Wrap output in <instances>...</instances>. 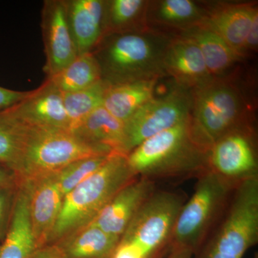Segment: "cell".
<instances>
[{
  "label": "cell",
  "instance_id": "1",
  "mask_svg": "<svg viewBox=\"0 0 258 258\" xmlns=\"http://www.w3.org/2000/svg\"><path fill=\"white\" fill-rule=\"evenodd\" d=\"M208 157L194 139L187 119L144 141L126 159L136 175L153 180L199 176L209 169Z\"/></svg>",
  "mask_w": 258,
  "mask_h": 258
},
{
  "label": "cell",
  "instance_id": "2",
  "mask_svg": "<svg viewBox=\"0 0 258 258\" xmlns=\"http://www.w3.org/2000/svg\"><path fill=\"white\" fill-rule=\"evenodd\" d=\"M137 177L126 156L113 153L104 165L64 197L47 244H55L88 225L122 188Z\"/></svg>",
  "mask_w": 258,
  "mask_h": 258
},
{
  "label": "cell",
  "instance_id": "3",
  "mask_svg": "<svg viewBox=\"0 0 258 258\" xmlns=\"http://www.w3.org/2000/svg\"><path fill=\"white\" fill-rule=\"evenodd\" d=\"M258 240V176L238 183L193 258H242Z\"/></svg>",
  "mask_w": 258,
  "mask_h": 258
},
{
  "label": "cell",
  "instance_id": "4",
  "mask_svg": "<svg viewBox=\"0 0 258 258\" xmlns=\"http://www.w3.org/2000/svg\"><path fill=\"white\" fill-rule=\"evenodd\" d=\"M235 186L210 169L200 174L192 196L181 208L166 251L186 248L195 253L220 220Z\"/></svg>",
  "mask_w": 258,
  "mask_h": 258
},
{
  "label": "cell",
  "instance_id": "5",
  "mask_svg": "<svg viewBox=\"0 0 258 258\" xmlns=\"http://www.w3.org/2000/svg\"><path fill=\"white\" fill-rule=\"evenodd\" d=\"M114 153L88 143L68 128L29 126L21 166L20 182L56 172L74 161Z\"/></svg>",
  "mask_w": 258,
  "mask_h": 258
},
{
  "label": "cell",
  "instance_id": "6",
  "mask_svg": "<svg viewBox=\"0 0 258 258\" xmlns=\"http://www.w3.org/2000/svg\"><path fill=\"white\" fill-rule=\"evenodd\" d=\"M92 53L102 80L111 86L152 79L164 55L152 39L137 32L106 35Z\"/></svg>",
  "mask_w": 258,
  "mask_h": 258
},
{
  "label": "cell",
  "instance_id": "7",
  "mask_svg": "<svg viewBox=\"0 0 258 258\" xmlns=\"http://www.w3.org/2000/svg\"><path fill=\"white\" fill-rule=\"evenodd\" d=\"M184 203L181 194L155 190L134 215L119 243L137 246L144 258H157L166 250Z\"/></svg>",
  "mask_w": 258,
  "mask_h": 258
},
{
  "label": "cell",
  "instance_id": "8",
  "mask_svg": "<svg viewBox=\"0 0 258 258\" xmlns=\"http://www.w3.org/2000/svg\"><path fill=\"white\" fill-rule=\"evenodd\" d=\"M240 101L235 91L224 85H212L199 93L195 106V124L191 125L194 139L209 151L217 141L237 128Z\"/></svg>",
  "mask_w": 258,
  "mask_h": 258
},
{
  "label": "cell",
  "instance_id": "9",
  "mask_svg": "<svg viewBox=\"0 0 258 258\" xmlns=\"http://www.w3.org/2000/svg\"><path fill=\"white\" fill-rule=\"evenodd\" d=\"M188 115L189 103L184 96L153 98L124 122L125 155L153 136L189 119Z\"/></svg>",
  "mask_w": 258,
  "mask_h": 258
},
{
  "label": "cell",
  "instance_id": "10",
  "mask_svg": "<svg viewBox=\"0 0 258 258\" xmlns=\"http://www.w3.org/2000/svg\"><path fill=\"white\" fill-rule=\"evenodd\" d=\"M41 28L46 60V79L53 77L79 56L68 21L66 0H46L42 9Z\"/></svg>",
  "mask_w": 258,
  "mask_h": 258
},
{
  "label": "cell",
  "instance_id": "11",
  "mask_svg": "<svg viewBox=\"0 0 258 258\" xmlns=\"http://www.w3.org/2000/svg\"><path fill=\"white\" fill-rule=\"evenodd\" d=\"M208 169L237 185L258 176L257 161L247 134L235 131L217 141L208 151Z\"/></svg>",
  "mask_w": 258,
  "mask_h": 258
},
{
  "label": "cell",
  "instance_id": "12",
  "mask_svg": "<svg viewBox=\"0 0 258 258\" xmlns=\"http://www.w3.org/2000/svg\"><path fill=\"white\" fill-rule=\"evenodd\" d=\"M155 190L153 180L137 176L122 188L88 225L121 237L134 215Z\"/></svg>",
  "mask_w": 258,
  "mask_h": 258
},
{
  "label": "cell",
  "instance_id": "13",
  "mask_svg": "<svg viewBox=\"0 0 258 258\" xmlns=\"http://www.w3.org/2000/svg\"><path fill=\"white\" fill-rule=\"evenodd\" d=\"M30 214L37 247L46 245L63 203L55 172L28 180Z\"/></svg>",
  "mask_w": 258,
  "mask_h": 258
},
{
  "label": "cell",
  "instance_id": "14",
  "mask_svg": "<svg viewBox=\"0 0 258 258\" xmlns=\"http://www.w3.org/2000/svg\"><path fill=\"white\" fill-rule=\"evenodd\" d=\"M15 115L28 126L68 128L71 124L64 108L63 93L50 80L32 90L23 101L12 106Z\"/></svg>",
  "mask_w": 258,
  "mask_h": 258
},
{
  "label": "cell",
  "instance_id": "15",
  "mask_svg": "<svg viewBox=\"0 0 258 258\" xmlns=\"http://www.w3.org/2000/svg\"><path fill=\"white\" fill-rule=\"evenodd\" d=\"M66 3L78 55L92 52L104 37L106 1L66 0Z\"/></svg>",
  "mask_w": 258,
  "mask_h": 258
},
{
  "label": "cell",
  "instance_id": "16",
  "mask_svg": "<svg viewBox=\"0 0 258 258\" xmlns=\"http://www.w3.org/2000/svg\"><path fill=\"white\" fill-rule=\"evenodd\" d=\"M30 184L23 181L17 189L9 228L0 245V258H31L37 249L30 214Z\"/></svg>",
  "mask_w": 258,
  "mask_h": 258
},
{
  "label": "cell",
  "instance_id": "17",
  "mask_svg": "<svg viewBox=\"0 0 258 258\" xmlns=\"http://www.w3.org/2000/svg\"><path fill=\"white\" fill-rule=\"evenodd\" d=\"M72 132L88 143L126 156L124 122L115 118L103 106L88 115Z\"/></svg>",
  "mask_w": 258,
  "mask_h": 258
},
{
  "label": "cell",
  "instance_id": "18",
  "mask_svg": "<svg viewBox=\"0 0 258 258\" xmlns=\"http://www.w3.org/2000/svg\"><path fill=\"white\" fill-rule=\"evenodd\" d=\"M120 240L118 236L88 225L53 244L69 258H113Z\"/></svg>",
  "mask_w": 258,
  "mask_h": 258
},
{
  "label": "cell",
  "instance_id": "19",
  "mask_svg": "<svg viewBox=\"0 0 258 258\" xmlns=\"http://www.w3.org/2000/svg\"><path fill=\"white\" fill-rule=\"evenodd\" d=\"M163 66L186 84L204 83L211 76L200 48L187 37L171 44L164 52Z\"/></svg>",
  "mask_w": 258,
  "mask_h": 258
},
{
  "label": "cell",
  "instance_id": "20",
  "mask_svg": "<svg viewBox=\"0 0 258 258\" xmlns=\"http://www.w3.org/2000/svg\"><path fill=\"white\" fill-rule=\"evenodd\" d=\"M257 10L249 5H231L211 15L204 28L216 33L240 55Z\"/></svg>",
  "mask_w": 258,
  "mask_h": 258
},
{
  "label": "cell",
  "instance_id": "21",
  "mask_svg": "<svg viewBox=\"0 0 258 258\" xmlns=\"http://www.w3.org/2000/svg\"><path fill=\"white\" fill-rule=\"evenodd\" d=\"M155 80H139L109 85L103 106L115 118L125 122L141 107L154 98Z\"/></svg>",
  "mask_w": 258,
  "mask_h": 258
},
{
  "label": "cell",
  "instance_id": "22",
  "mask_svg": "<svg viewBox=\"0 0 258 258\" xmlns=\"http://www.w3.org/2000/svg\"><path fill=\"white\" fill-rule=\"evenodd\" d=\"M186 37L200 48L210 75L225 72L240 55L223 39L208 29L191 30Z\"/></svg>",
  "mask_w": 258,
  "mask_h": 258
},
{
  "label": "cell",
  "instance_id": "23",
  "mask_svg": "<svg viewBox=\"0 0 258 258\" xmlns=\"http://www.w3.org/2000/svg\"><path fill=\"white\" fill-rule=\"evenodd\" d=\"M46 79L62 93H74L101 81V69L92 52H89L78 56L59 74Z\"/></svg>",
  "mask_w": 258,
  "mask_h": 258
},
{
  "label": "cell",
  "instance_id": "24",
  "mask_svg": "<svg viewBox=\"0 0 258 258\" xmlns=\"http://www.w3.org/2000/svg\"><path fill=\"white\" fill-rule=\"evenodd\" d=\"M108 86L109 84L101 79L81 91L63 93L64 108L69 117L71 131L95 110L103 106Z\"/></svg>",
  "mask_w": 258,
  "mask_h": 258
},
{
  "label": "cell",
  "instance_id": "25",
  "mask_svg": "<svg viewBox=\"0 0 258 258\" xmlns=\"http://www.w3.org/2000/svg\"><path fill=\"white\" fill-rule=\"evenodd\" d=\"M144 5L142 0L106 1L104 36L133 32L134 25L143 10Z\"/></svg>",
  "mask_w": 258,
  "mask_h": 258
},
{
  "label": "cell",
  "instance_id": "26",
  "mask_svg": "<svg viewBox=\"0 0 258 258\" xmlns=\"http://www.w3.org/2000/svg\"><path fill=\"white\" fill-rule=\"evenodd\" d=\"M113 154L79 159L56 171L57 183L64 198L104 165Z\"/></svg>",
  "mask_w": 258,
  "mask_h": 258
},
{
  "label": "cell",
  "instance_id": "27",
  "mask_svg": "<svg viewBox=\"0 0 258 258\" xmlns=\"http://www.w3.org/2000/svg\"><path fill=\"white\" fill-rule=\"evenodd\" d=\"M157 15L164 23L182 25L198 20L200 11L190 0H165L160 3Z\"/></svg>",
  "mask_w": 258,
  "mask_h": 258
},
{
  "label": "cell",
  "instance_id": "28",
  "mask_svg": "<svg viewBox=\"0 0 258 258\" xmlns=\"http://www.w3.org/2000/svg\"><path fill=\"white\" fill-rule=\"evenodd\" d=\"M18 186L14 188H0V243L4 240L9 228L15 195Z\"/></svg>",
  "mask_w": 258,
  "mask_h": 258
},
{
  "label": "cell",
  "instance_id": "29",
  "mask_svg": "<svg viewBox=\"0 0 258 258\" xmlns=\"http://www.w3.org/2000/svg\"><path fill=\"white\" fill-rule=\"evenodd\" d=\"M31 91H18L0 86V111L15 106L30 95Z\"/></svg>",
  "mask_w": 258,
  "mask_h": 258
},
{
  "label": "cell",
  "instance_id": "30",
  "mask_svg": "<svg viewBox=\"0 0 258 258\" xmlns=\"http://www.w3.org/2000/svg\"><path fill=\"white\" fill-rule=\"evenodd\" d=\"M20 184V180L14 171L0 164V188L18 187Z\"/></svg>",
  "mask_w": 258,
  "mask_h": 258
},
{
  "label": "cell",
  "instance_id": "31",
  "mask_svg": "<svg viewBox=\"0 0 258 258\" xmlns=\"http://www.w3.org/2000/svg\"><path fill=\"white\" fill-rule=\"evenodd\" d=\"M31 258H69L55 244H46L34 252Z\"/></svg>",
  "mask_w": 258,
  "mask_h": 258
},
{
  "label": "cell",
  "instance_id": "32",
  "mask_svg": "<svg viewBox=\"0 0 258 258\" xmlns=\"http://www.w3.org/2000/svg\"><path fill=\"white\" fill-rule=\"evenodd\" d=\"M113 258H144L140 249L132 244L119 243Z\"/></svg>",
  "mask_w": 258,
  "mask_h": 258
},
{
  "label": "cell",
  "instance_id": "33",
  "mask_svg": "<svg viewBox=\"0 0 258 258\" xmlns=\"http://www.w3.org/2000/svg\"><path fill=\"white\" fill-rule=\"evenodd\" d=\"M258 40V13H254L248 35L244 43V49H254L257 45Z\"/></svg>",
  "mask_w": 258,
  "mask_h": 258
},
{
  "label": "cell",
  "instance_id": "34",
  "mask_svg": "<svg viewBox=\"0 0 258 258\" xmlns=\"http://www.w3.org/2000/svg\"><path fill=\"white\" fill-rule=\"evenodd\" d=\"M194 252L186 248L171 249L166 252L164 258H193Z\"/></svg>",
  "mask_w": 258,
  "mask_h": 258
},
{
  "label": "cell",
  "instance_id": "35",
  "mask_svg": "<svg viewBox=\"0 0 258 258\" xmlns=\"http://www.w3.org/2000/svg\"><path fill=\"white\" fill-rule=\"evenodd\" d=\"M0 245H1V243H0Z\"/></svg>",
  "mask_w": 258,
  "mask_h": 258
}]
</instances>
